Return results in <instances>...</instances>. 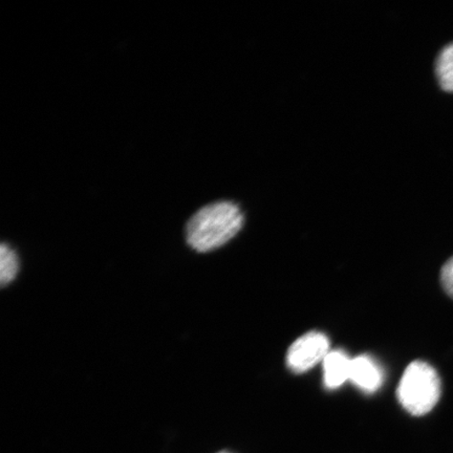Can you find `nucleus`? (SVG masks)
Listing matches in <instances>:
<instances>
[{
  "mask_svg": "<svg viewBox=\"0 0 453 453\" xmlns=\"http://www.w3.org/2000/svg\"><path fill=\"white\" fill-rule=\"evenodd\" d=\"M218 453H231V452H228V451H222V452H218Z\"/></svg>",
  "mask_w": 453,
  "mask_h": 453,
  "instance_id": "1a4fd4ad",
  "label": "nucleus"
},
{
  "mask_svg": "<svg viewBox=\"0 0 453 453\" xmlns=\"http://www.w3.org/2000/svg\"><path fill=\"white\" fill-rule=\"evenodd\" d=\"M322 364L324 381L327 389H336L349 380L352 359L342 350H331Z\"/></svg>",
  "mask_w": 453,
  "mask_h": 453,
  "instance_id": "39448f33",
  "label": "nucleus"
},
{
  "mask_svg": "<svg viewBox=\"0 0 453 453\" xmlns=\"http://www.w3.org/2000/svg\"><path fill=\"white\" fill-rule=\"evenodd\" d=\"M243 215L231 202H217L203 207L189 219L186 240L197 252H211L225 245L239 234Z\"/></svg>",
  "mask_w": 453,
  "mask_h": 453,
  "instance_id": "f257e3e1",
  "label": "nucleus"
},
{
  "mask_svg": "<svg viewBox=\"0 0 453 453\" xmlns=\"http://www.w3.org/2000/svg\"><path fill=\"white\" fill-rule=\"evenodd\" d=\"M435 75L441 88L453 93V42L440 50L435 60Z\"/></svg>",
  "mask_w": 453,
  "mask_h": 453,
  "instance_id": "423d86ee",
  "label": "nucleus"
},
{
  "mask_svg": "<svg viewBox=\"0 0 453 453\" xmlns=\"http://www.w3.org/2000/svg\"><path fill=\"white\" fill-rule=\"evenodd\" d=\"M330 352V342L325 334L310 332L288 349L287 365L293 372L303 373L324 361Z\"/></svg>",
  "mask_w": 453,
  "mask_h": 453,
  "instance_id": "7ed1b4c3",
  "label": "nucleus"
},
{
  "mask_svg": "<svg viewBox=\"0 0 453 453\" xmlns=\"http://www.w3.org/2000/svg\"><path fill=\"white\" fill-rule=\"evenodd\" d=\"M349 381L365 393H376L383 383V372L372 357L361 355L352 359Z\"/></svg>",
  "mask_w": 453,
  "mask_h": 453,
  "instance_id": "20e7f679",
  "label": "nucleus"
},
{
  "mask_svg": "<svg viewBox=\"0 0 453 453\" xmlns=\"http://www.w3.org/2000/svg\"><path fill=\"white\" fill-rule=\"evenodd\" d=\"M17 272H19V258L12 248L3 243L0 248V281H2V286L4 287L12 282Z\"/></svg>",
  "mask_w": 453,
  "mask_h": 453,
  "instance_id": "0eeeda50",
  "label": "nucleus"
},
{
  "mask_svg": "<svg viewBox=\"0 0 453 453\" xmlns=\"http://www.w3.org/2000/svg\"><path fill=\"white\" fill-rule=\"evenodd\" d=\"M441 285L447 296L453 299V257L444 264L441 270Z\"/></svg>",
  "mask_w": 453,
  "mask_h": 453,
  "instance_id": "6e6552de",
  "label": "nucleus"
},
{
  "mask_svg": "<svg viewBox=\"0 0 453 453\" xmlns=\"http://www.w3.org/2000/svg\"><path fill=\"white\" fill-rule=\"evenodd\" d=\"M441 383L433 365L416 360L406 367L402 376L396 398L411 416L422 417L432 411L441 398Z\"/></svg>",
  "mask_w": 453,
  "mask_h": 453,
  "instance_id": "f03ea898",
  "label": "nucleus"
}]
</instances>
